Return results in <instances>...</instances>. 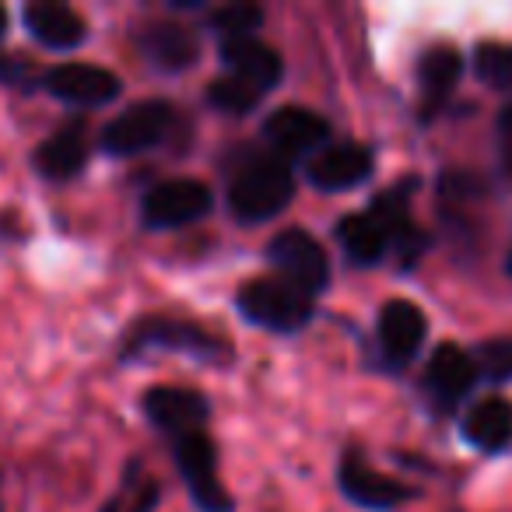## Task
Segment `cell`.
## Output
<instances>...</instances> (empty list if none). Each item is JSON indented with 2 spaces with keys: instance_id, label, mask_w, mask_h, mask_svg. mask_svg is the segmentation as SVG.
<instances>
[{
  "instance_id": "obj_1",
  "label": "cell",
  "mask_w": 512,
  "mask_h": 512,
  "mask_svg": "<svg viewBox=\"0 0 512 512\" xmlns=\"http://www.w3.org/2000/svg\"><path fill=\"white\" fill-rule=\"evenodd\" d=\"M148 351H179V355H190L207 365H228L235 358V348L225 337L211 334L190 320H176V316H144L127 330L120 358L130 362V358H141Z\"/></svg>"
},
{
  "instance_id": "obj_2",
  "label": "cell",
  "mask_w": 512,
  "mask_h": 512,
  "mask_svg": "<svg viewBox=\"0 0 512 512\" xmlns=\"http://www.w3.org/2000/svg\"><path fill=\"white\" fill-rule=\"evenodd\" d=\"M295 197V172L285 158H253L228 186V211L242 225L271 221L292 204Z\"/></svg>"
},
{
  "instance_id": "obj_3",
  "label": "cell",
  "mask_w": 512,
  "mask_h": 512,
  "mask_svg": "<svg viewBox=\"0 0 512 512\" xmlns=\"http://www.w3.org/2000/svg\"><path fill=\"white\" fill-rule=\"evenodd\" d=\"M235 306L249 323L274 334H299L302 327L313 323V299L302 295L299 288L285 285L281 278H253L239 288Z\"/></svg>"
},
{
  "instance_id": "obj_4",
  "label": "cell",
  "mask_w": 512,
  "mask_h": 512,
  "mask_svg": "<svg viewBox=\"0 0 512 512\" xmlns=\"http://www.w3.org/2000/svg\"><path fill=\"white\" fill-rule=\"evenodd\" d=\"M172 127H176V106L165 99H144L102 127L99 148L113 158H134L158 148L172 134Z\"/></svg>"
},
{
  "instance_id": "obj_5",
  "label": "cell",
  "mask_w": 512,
  "mask_h": 512,
  "mask_svg": "<svg viewBox=\"0 0 512 512\" xmlns=\"http://www.w3.org/2000/svg\"><path fill=\"white\" fill-rule=\"evenodd\" d=\"M267 260L274 264L285 285L299 288L302 295L316 299L330 288V256L316 235L306 228H285L267 242Z\"/></svg>"
},
{
  "instance_id": "obj_6",
  "label": "cell",
  "mask_w": 512,
  "mask_h": 512,
  "mask_svg": "<svg viewBox=\"0 0 512 512\" xmlns=\"http://www.w3.org/2000/svg\"><path fill=\"white\" fill-rule=\"evenodd\" d=\"M172 456H176V467L200 512H235L232 495L218 481V449H214L211 435H179V439H172Z\"/></svg>"
},
{
  "instance_id": "obj_7",
  "label": "cell",
  "mask_w": 512,
  "mask_h": 512,
  "mask_svg": "<svg viewBox=\"0 0 512 512\" xmlns=\"http://www.w3.org/2000/svg\"><path fill=\"white\" fill-rule=\"evenodd\" d=\"M214 207V193L207 183L200 179H165V183L151 186L141 200V221L148 228H183V225H193L200 221L207 211Z\"/></svg>"
},
{
  "instance_id": "obj_8",
  "label": "cell",
  "mask_w": 512,
  "mask_h": 512,
  "mask_svg": "<svg viewBox=\"0 0 512 512\" xmlns=\"http://www.w3.org/2000/svg\"><path fill=\"white\" fill-rule=\"evenodd\" d=\"M39 85H43L57 102L74 106V109L109 106V102H116L123 92L120 74H113L109 67H99V64H81V60L57 64V67H50V71H43V81H39Z\"/></svg>"
},
{
  "instance_id": "obj_9",
  "label": "cell",
  "mask_w": 512,
  "mask_h": 512,
  "mask_svg": "<svg viewBox=\"0 0 512 512\" xmlns=\"http://www.w3.org/2000/svg\"><path fill=\"white\" fill-rule=\"evenodd\" d=\"M264 141L274 158H302L320 155L330 144V123L309 106H281L264 120Z\"/></svg>"
},
{
  "instance_id": "obj_10",
  "label": "cell",
  "mask_w": 512,
  "mask_h": 512,
  "mask_svg": "<svg viewBox=\"0 0 512 512\" xmlns=\"http://www.w3.org/2000/svg\"><path fill=\"white\" fill-rule=\"evenodd\" d=\"M144 414L158 432L179 439V435L204 432L207 418H211V404L204 393L186 390V386H151L144 393Z\"/></svg>"
},
{
  "instance_id": "obj_11",
  "label": "cell",
  "mask_w": 512,
  "mask_h": 512,
  "mask_svg": "<svg viewBox=\"0 0 512 512\" xmlns=\"http://www.w3.org/2000/svg\"><path fill=\"white\" fill-rule=\"evenodd\" d=\"M372 151L358 141H337V144H327L320 155H313L309 162L306 176L316 190L323 193H341V190H355L362 186L365 179L372 176Z\"/></svg>"
},
{
  "instance_id": "obj_12",
  "label": "cell",
  "mask_w": 512,
  "mask_h": 512,
  "mask_svg": "<svg viewBox=\"0 0 512 512\" xmlns=\"http://www.w3.org/2000/svg\"><path fill=\"white\" fill-rule=\"evenodd\" d=\"M337 484H341V491L351 498V502L362 505V509H372V512H390V509H397L400 502L411 498V488H404V484L393 481V477L379 474V470L369 467L355 449H348V453L341 456Z\"/></svg>"
},
{
  "instance_id": "obj_13",
  "label": "cell",
  "mask_w": 512,
  "mask_h": 512,
  "mask_svg": "<svg viewBox=\"0 0 512 512\" xmlns=\"http://www.w3.org/2000/svg\"><path fill=\"white\" fill-rule=\"evenodd\" d=\"M144 60L162 74H183L200 60V39L183 22H148L137 32Z\"/></svg>"
},
{
  "instance_id": "obj_14",
  "label": "cell",
  "mask_w": 512,
  "mask_h": 512,
  "mask_svg": "<svg viewBox=\"0 0 512 512\" xmlns=\"http://www.w3.org/2000/svg\"><path fill=\"white\" fill-rule=\"evenodd\" d=\"M477 365L470 358V351H463L460 344H439L428 358L425 369V390L432 397V404H439L442 411H453L460 400H467V393L477 383Z\"/></svg>"
},
{
  "instance_id": "obj_15",
  "label": "cell",
  "mask_w": 512,
  "mask_h": 512,
  "mask_svg": "<svg viewBox=\"0 0 512 512\" xmlns=\"http://www.w3.org/2000/svg\"><path fill=\"white\" fill-rule=\"evenodd\" d=\"M88 151H92V141H88L85 120H71L53 130V134L32 151V165H36V172L43 179L67 183V179L81 176V169L88 165Z\"/></svg>"
},
{
  "instance_id": "obj_16",
  "label": "cell",
  "mask_w": 512,
  "mask_h": 512,
  "mask_svg": "<svg viewBox=\"0 0 512 512\" xmlns=\"http://www.w3.org/2000/svg\"><path fill=\"white\" fill-rule=\"evenodd\" d=\"M22 18L29 36L53 53H71L88 39V22L60 0H32Z\"/></svg>"
},
{
  "instance_id": "obj_17",
  "label": "cell",
  "mask_w": 512,
  "mask_h": 512,
  "mask_svg": "<svg viewBox=\"0 0 512 512\" xmlns=\"http://www.w3.org/2000/svg\"><path fill=\"white\" fill-rule=\"evenodd\" d=\"M428 337V320L414 302L390 299L379 313V351L390 365H407Z\"/></svg>"
},
{
  "instance_id": "obj_18",
  "label": "cell",
  "mask_w": 512,
  "mask_h": 512,
  "mask_svg": "<svg viewBox=\"0 0 512 512\" xmlns=\"http://www.w3.org/2000/svg\"><path fill=\"white\" fill-rule=\"evenodd\" d=\"M221 64L228 67V74L242 78L246 85L260 88V92H271L285 78V60L278 57L274 46H267L264 39L246 36V39H221Z\"/></svg>"
},
{
  "instance_id": "obj_19",
  "label": "cell",
  "mask_w": 512,
  "mask_h": 512,
  "mask_svg": "<svg viewBox=\"0 0 512 512\" xmlns=\"http://www.w3.org/2000/svg\"><path fill=\"white\" fill-rule=\"evenodd\" d=\"M463 74V57L460 50L446 43H435L421 53L418 60V88H421V120H432L442 106L449 102V95L456 92Z\"/></svg>"
},
{
  "instance_id": "obj_20",
  "label": "cell",
  "mask_w": 512,
  "mask_h": 512,
  "mask_svg": "<svg viewBox=\"0 0 512 512\" xmlns=\"http://www.w3.org/2000/svg\"><path fill=\"white\" fill-rule=\"evenodd\" d=\"M334 232H337V242H341L344 256H348V264H355V267H376V264H383L386 253H390V235H386V228L379 225L369 211L344 214Z\"/></svg>"
},
{
  "instance_id": "obj_21",
  "label": "cell",
  "mask_w": 512,
  "mask_h": 512,
  "mask_svg": "<svg viewBox=\"0 0 512 512\" xmlns=\"http://www.w3.org/2000/svg\"><path fill=\"white\" fill-rule=\"evenodd\" d=\"M463 439L481 453H502L512 442V404L505 397H484L463 418Z\"/></svg>"
},
{
  "instance_id": "obj_22",
  "label": "cell",
  "mask_w": 512,
  "mask_h": 512,
  "mask_svg": "<svg viewBox=\"0 0 512 512\" xmlns=\"http://www.w3.org/2000/svg\"><path fill=\"white\" fill-rule=\"evenodd\" d=\"M207 25H211L221 39H246V36H256V29L264 25V8H260V4H249V0L218 4V8L207 11Z\"/></svg>"
},
{
  "instance_id": "obj_23",
  "label": "cell",
  "mask_w": 512,
  "mask_h": 512,
  "mask_svg": "<svg viewBox=\"0 0 512 512\" xmlns=\"http://www.w3.org/2000/svg\"><path fill=\"white\" fill-rule=\"evenodd\" d=\"M260 99H264V92L246 85V81L235 78V74H221V78H214L211 85H207V102L228 116L253 113V109L260 106Z\"/></svg>"
},
{
  "instance_id": "obj_24",
  "label": "cell",
  "mask_w": 512,
  "mask_h": 512,
  "mask_svg": "<svg viewBox=\"0 0 512 512\" xmlns=\"http://www.w3.org/2000/svg\"><path fill=\"white\" fill-rule=\"evenodd\" d=\"M474 71L484 85L512 92V43H481L474 50Z\"/></svg>"
},
{
  "instance_id": "obj_25",
  "label": "cell",
  "mask_w": 512,
  "mask_h": 512,
  "mask_svg": "<svg viewBox=\"0 0 512 512\" xmlns=\"http://www.w3.org/2000/svg\"><path fill=\"white\" fill-rule=\"evenodd\" d=\"M477 365V376L491 383H509L512 379V337H488L470 351Z\"/></svg>"
},
{
  "instance_id": "obj_26",
  "label": "cell",
  "mask_w": 512,
  "mask_h": 512,
  "mask_svg": "<svg viewBox=\"0 0 512 512\" xmlns=\"http://www.w3.org/2000/svg\"><path fill=\"white\" fill-rule=\"evenodd\" d=\"M43 81V74L32 64H25L22 57H0V85L11 88H36Z\"/></svg>"
},
{
  "instance_id": "obj_27",
  "label": "cell",
  "mask_w": 512,
  "mask_h": 512,
  "mask_svg": "<svg viewBox=\"0 0 512 512\" xmlns=\"http://www.w3.org/2000/svg\"><path fill=\"white\" fill-rule=\"evenodd\" d=\"M502 172H505V179H512V137L502 141Z\"/></svg>"
},
{
  "instance_id": "obj_28",
  "label": "cell",
  "mask_w": 512,
  "mask_h": 512,
  "mask_svg": "<svg viewBox=\"0 0 512 512\" xmlns=\"http://www.w3.org/2000/svg\"><path fill=\"white\" fill-rule=\"evenodd\" d=\"M498 130H502V137H512V102L502 109V116H498Z\"/></svg>"
},
{
  "instance_id": "obj_29",
  "label": "cell",
  "mask_w": 512,
  "mask_h": 512,
  "mask_svg": "<svg viewBox=\"0 0 512 512\" xmlns=\"http://www.w3.org/2000/svg\"><path fill=\"white\" fill-rule=\"evenodd\" d=\"M4 36H8V8L0 4V43H4Z\"/></svg>"
},
{
  "instance_id": "obj_30",
  "label": "cell",
  "mask_w": 512,
  "mask_h": 512,
  "mask_svg": "<svg viewBox=\"0 0 512 512\" xmlns=\"http://www.w3.org/2000/svg\"><path fill=\"white\" fill-rule=\"evenodd\" d=\"M505 267H509V278H512V249H509V264H505Z\"/></svg>"
},
{
  "instance_id": "obj_31",
  "label": "cell",
  "mask_w": 512,
  "mask_h": 512,
  "mask_svg": "<svg viewBox=\"0 0 512 512\" xmlns=\"http://www.w3.org/2000/svg\"><path fill=\"white\" fill-rule=\"evenodd\" d=\"M102 512H113V509H109V505H102Z\"/></svg>"
}]
</instances>
